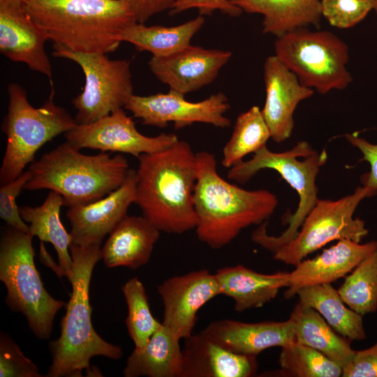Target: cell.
I'll list each match as a JSON object with an SVG mask.
<instances>
[{"mask_svg": "<svg viewBox=\"0 0 377 377\" xmlns=\"http://www.w3.org/2000/svg\"><path fill=\"white\" fill-rule=\"evenodd\" d=\"M101 245L80 246L71 243L73 260L72 293L61 322L59 337L49 344L52 364L47 377L80 376L85 370L96 374L90 360L104 356L119 360L123 351L119 346L107 342L96 332L91 321L89 286L92 272L101 259Z\"/></svg>", "mask_w": 377, "mask_h": 377, "instance_id": "cell-4", "label": "cell"}, {"mask_svg": "<svg viewBox=\"0 0 377 377\" xmlns=\"http://www.w3.org/2000/svg\"><path fill=\"white\" fill-rule=\"evenodd\" d=\"M345 137L362 153L363 157L360 161H366L370 165V172L362 177L364 186L377 192V144H372L360 138L357 133L346 134Z\"/></svg>", "mask_w": 377, "mask_h": 377, "instance_id": "cell-39", "label": "cell"}, {"mask_svg": "<svg viewBox=\"0 0 377 377\" xmlns=\"http://www.w3.org/2000/svg\"><path fill=\"white\" fill-rule=\"evenodd\" d=\"M243 12L263 15L262 31L279 37L313 26L319 29L320 0H230Z\"/></svg>", "mask_w": 377, "mask_h": 377, "instance_id": "cell-24", "label": "cell"}, {"mask_svg": "<svg viewBox=\"0 0 377 377\" xmlns=\"http://www.w3.org/2000/svg\"><path fill=\"white\" fill-rule=\"evenodd\" d=\"M160 232L144 216L126 215L109 234L101 259L109 268L138 269L149 261Z\"/></svg>", "mask_w": 377, "mask_h": 377, "instance_id": "cell-22", "label": "cell"}, {"mask_svg": "<svg viewBox=\"0 0 377 377\" xmlns=\"http://www.w3.org/2000/svg\"><path fill=\"white\" fill-rule=\"evenodd\" d=\"M198 175L193 193L198 239L212 249L230 244L242 230L260 225L274 213L276 196L265 189L246 190L221 177L214 154L196 153Z\"/></svg>", "mask_w": 377, "mask_h": 377, "instance_id": "cell-2", "label": "cell"}, {"mask_svg": "<svg viewBox=\"0 0 377 377\" xmlns=\"http://www.w3.org/2000/svg\"><path fill=\"white\" fill-rule=\"evenodd\" d=\"M63 205V197L50 191L40 205L20 207V213L22 219L28 223L29 233L32 237L36 236L40 242H49L54 246L64 276L71 282L73 267L69 251L72 237L61 221L60 210Z\"/></svg>", "mask_w": 377, "mask_h": 377, "instance_id": "cell-26", "label": "cell"}, {"mask_svg": "<svg viewBox=\"0 0 377 377\" xmlns=\"http://www.w3.org/2000/svg\"><path fill=\"white\" fill-rule=\"evenodd\" d=\"M279 364L282 376H342L341 366L320 351L297 341L281 348Z\"/></svg>", "mask_w": 377, "mask_h": 377, "instance_id": "cell-32", "label": "cell"}, {"mask_svg": "<svg viewBox=\"0 0 377 377\" xmlns=\"http://www.w3.org/2000/svg\"><path fill=\"white\" fill-rule=\"evenodd\" d=\"M7 89L8 110L1 126L6 147L0 168L1 185L22 175L46 142L77 124L65 109L54 103L53 87L49 98L39 108L29 103L20 84L10 83Z\"/></svg>", "mask_w": 377, "mask_h": 377, "instance_id": "cell-7", "label": "cell"}, {"mask_svg": "<svg viewBox=\"0 0 377 377\" xmlns=\"http://www.w3.org/2000/svg\"><path fill=\"white\" fill-rule=\"evenodd\" d=\"M232 54L228 50L190 45L168 57H151L148 66L169 90L186 95L211 84Z\"/></svg>", "mask_w": 377, "mask_h": 377, "instance_id": "cell-16", "label": "cell"}, {"mask_svg": "<svg viewBox=\"0 0 377 377\" xmlns=\"http://www.w3.org/2000/svg\"><path fill=\"white\" fill-rule=\"evenodd\" d=\"M377 249V241L360 244L340 239L311 259H304L289 272L284 297L290 299L304 288L332 283L347 276L362 260Z\"/></svg>", "mask_w": 377, "mask_h": 377, "instance_id": "cell-19", "label": "cell"}, {"mask_svg": "<svg viewBox=\"0 0 377 377\" xmlns=\"http://www.w3.org/2000/svg\"><path fill=\"white\" fill-rule=\"evenodd\" d=\"M270 132L261 110L253 105L237 117L232 135L223 149L222 165L226 168L243 161V158L266 146Z\"/></svg>", "mask_w": 377, "mask_h": 377, "instance_id": "cell-30", "label": "cell"}, {"mask_svg": "<svg viewBox=\"0 0 377 377\" xmlns=\"http://www.w3.org/2000/svg\"><path fill=\"white\" fill-rule=\"evenodd\" d=\"M263 75L265 101L262 114L271 138L281 142L292 134L298 104L313 96L314 90L304 86L276 55L265 59Z\"/></svg>", "mask_w": 377, "mask_h": 377, "instance_id": "cell-18", "label": "cell"}, {"mask_svg": "<svg viewBox=\"0 0 377 377\" xmlns=\"http://www.w3.org/2000/svg\"><path fill=\"white\" fill-rule=\"evenodd\" d=\"M195 8L200 15H210L219 10L230 17H237L243 11L230 0H177L170 9L171 15H177Z\"/></svg>", "mask_w": 377, "mask_h": 377, "instance_id": "cell-37", "label": "cell"}, {"mask_svg": "<svg viewBox=\"0 0 377 377\" xmlns=\"http://www.w3.org/2000/svg\"><path fill=\"white\" fill-rule=\"evenodd\" d=\"M377 194L371 188L357 187L353 194L337 200H318L309 212L297 235L272 253L283 263L295 265L308 255L334 240L360 242L369 230L364 221L353 218L360 202Z\"/></svg>", "mask_w": 377, "mask_h": 377, "instance_id": "cell-10", "label": "cell"}, {"mask_svg": "<svg viewBox=\"0 0 377 377\" xmlns=\"http://www.w3.org/2000/svg\"><path fill=\"white\" fill-rule=\"evenodd\" d=\"M52 56L76 63L85 82L82 92L72 101L78 124L94 122L124 108L133 94L130 62L110 59L103 53H84L53 45Z\"/></svg>", "mask_w": 377, "mask_h": 377, "instance_id": "cell-11", "label": "cell"}, {"mask_svg": "<svg viewBox=\"0 0 377 377\" xmlns=\"http://www.w3.org/2000/svg\"><path fill=\"white\" fill-rule=\"evenodd\" d=\"M297 295L300 301L317 311L341 336L350 341L366 339L364 316L348 307L331 283L304 288Z\"/></svg>", "mask_w": 377, "mask_h": 377, "instance_id": "cell-29", "label": "cell"}, {"mask_svg": "<svg viewBox=\"0 0 377 377\" xmlns=\"http://www.w3.org/2000/svg\"><path fill=\"white\" fill-rule=\"evenodd\" d=\"M40 258L43 262V263L45 264L47 266L51 267L60 278L64 276L63 272L59 265H57L54 262V260H52L50 255L45 250V248L43 245V242H40Z\"/></svg>", "mask_w": 377, "mask_h": 377, "instance_id": "cell-41", "label": "cell"}, {"mask_svg": "<svg viewBox=\"0 0 377 377\" xmlns=\"http://www.w3.org/2000/svg\"><path fill=\"white\" fill-rule=\"evenodd\" d=\"M157 290L163 304L162 323L181 339L193 334L200 309L221 295L215 273L205 269L167 279Z\"/></svg>", "mask_w": 377, "mask_h": 377, "instance_id": "cell-14", "label": "cell"}, {"mask_svg": "<svg viewBox=\"0 0 377 377\" xmlns=\"http://www.w3.org/2000/svg\"><path fill=\"white\" fill-rule=\"evenodd\" d=\"M204 23L205 17L200 15L171 27L147 26L135 22L123 30L121 40L132 44L139 52H150L152 57H168L191 45L192 38Z\"/></svg>", "mask_w": 377, "mask_h": 377, "instance_id": "cell-28", "label": "cell"}, {"mask_svg": "<svg viewBox=\"0 0 377 377\" xmlns=\"http://www.w3.org/2000/svg\"><path fill=\"white\" fill-rule=\"evenodd\" d=\"M136 184V170L129 169L124 182L116 190L94 202L68 207L66 218L71 226L72 243L101 245L134 203Z\"/></svg>", "mask_w": 377, "mask_h": 377, "instance_id": "cell-17", "label": "cell"}, {"mask_svg": "<svg viewBox=\"0 0 377 377\" xmlns=\"http://www.w3.org/2000/svg\"><path fill=\"white\" fill-rule=\"evenodd\" d=\"M288 319L297 342L320 351L342 368L353 357L352 341L337 333L311 306L299 300Z\"/></svg>", "mask_w": 377, "mask_h": 377, "instance_id": "cell-27", "label": "cell"}, {"mask_svg": "<svg viewBox=\"0 0 377 377\" xmlns=\"http://www.w3.org/2000/svg\"><path fill=\"white\" fill-rule=\"evenodd\" d=\"M136 20L145 23L153 16L172 8L177 0H125Z\"/></svg>", "mask_w": 377, "mask_h": 377, "instance_id": "cell-40", "label": "cell"}, {"mask_svg": "<svg viewBox=\"0 0 377 377\" xmlns=\"http://www.w3.org/2000/svg\"><path fill=\"white\" fill-rule=\"evenodd\" d=\"M230 108L228 98L223 92L201 101L191 102L185 95L169 90L149 96L133 94L124 108L140 119L144 125L165 128L172 122L177 130L195 123L228 128L231 121L225 114Z\"/></svg>", "mask_w": 377, "mask_h": 377, "instance_id": "cell-12", "label": "cell"}, {"mask_svg": "<svg viewBox=\"0 0 377 377\" xmlns=\"http://www.w3.org/2000/svg\"><path fill=\"white\" fill-rule=\"evenodd\" d=\"M128 309L125 320L135 351L142 350L156 330L161 326L152 315L146 290L138 277L128 280L122 287Z\"/></svg>", "mask_w": 377, "mask_h": 377, "instance_id": "cell-33", "label": "cell"}, {"mask_svg": "<svg viewBox=\"0 0 377 377\" xmlns=\"http://www.w3.org/2000/svg\"><path fill=\"white\" fill-rule=\"evenodd\" d=\"M129 169L121 155H86L66 141L30 164L24 189H49L63 197L65 206L82 205L118 188Z\"/></svg>", "mask_w": 377, "mask_h": 377, "instance_id": "cell-5", "label": "cell"}, {"mask_svg": "<svg viewBox=\"0 0 377 377\" xmlns=\"http://www.w3.org/2000/svg\"><path fill=\"white\" fill-rule=\"evenodd\" d=\"M47 37L28 15L24 0H0V52L45 75L53 87L52 71L45 50Z\"/></svg>", "mask_w": 377, "mask_h": 377, "instance_id": "cell-15", "label": "cell"}, {"mask_svg": "<svg viewBox=\"0 0 377 377\" xmlns=\"http://www.w3.org/2000/svg\"><path fill=\"white\" fill-rule=\"evenodd\" d=\"M322 15L331 26L349 29L374 10L371 0H320Z\"/></svg>", "mask_w": 377, "mask_h": 377, "instance_id": "cell-34", "label": "cell"}, {"mask_svg": "<svg viewBox=\"0 0 377 377\" xmlns=\"http://www.w3.org/2000/svg\"><path fill=\"white\" fill-rule=\"evenodd\" d=\"M179 338L162 323L140 351L133 350L124 369L126 377H182V348Z\"/></svg>", "mask_w": 377, "mask_h": 377, "instance_id": "cell-25", "label": "cell"}, {"mask_svg": "<svg viewBox=\"0 0 377 377\" xmlns=\"http://www.w3.org/2000/svg\"><path fill=\"white\" fill-rule=\"evenodd\" d=\"M138 158L134 203L142 216L161 232L181 235L195 229L198 168L196 153L190 145L179 140L166 149Z\"/></svg>", "mask_w": 377, "mask_h": 377, "instance_id": "cell-1", "label": "cell"}, {"mask_svg": "<svg viewBox=\"0 0 377 377\" xmlns=\"http://www.w3.org/2000/svg\"><path fill=\"white\" fill-rule=\"evenodd\" d=\"M203 330L231 350L254 357L296 341L289 319L258 323L224 319L210 323Z\"/></svg>", "mask_w": 377, "mask_h": 377, "instance_id": "cell-21", "label": "cell"}, {"mask_svg": "<svg viewBox=\"0 0 377 377\" xmlns=\"http://www.w3.org/2000/svg\"><path fill=\"white\" fill-rule=\"evenodd\" d=\"M64 135L66 141L78 149L89 148L104 152H121L136 158L166 149L179 140L175 133H163L154 137L142 135L123 108L94 122L77 124Z\"/></svg>", "mask_w": 377, "mask_h": 377, "instance_id": "cell-13", "label": "cell"}, {"mask_svg": "<svg viewBox=\"0 0 377 377\" xmlns=\"http://www.w3.org/2000/svg\"><path fill=\"white\" fill-rule=\"evenodd\" d=\"M32 237L8 226L0 245V280L7 290L6 302L22 313L36 337L51 335L57 312L67 304L52 297L45 290L34 263Z\"/></svg>", "mask_w": 377, "mask_h": 377, "instance_id": "cell-8", "label": "cell"}, {"mask_svg": "<svg viewBox=\"0 0 377 377\" xmlns=\"http://www.w3.org/2000/svg\"><path fill=\"white\" fill-rule=\"evenodd\" d=\"M184 340L182 377H250L257 371L256 357L231 350L204 330Z\"/></svg>", "mask_w": 377, "mask_h": 377, "instance_id": "cell-20", "label": "cell"}, {"mask_svg": "<svg viewBox=\"0 0 377 377\" xmlns=\"http://www.w3.org/2000/svg\"><path fill=\"white\" fill-rule=\"evenodd\" d=\"M276 55L305 87L326 94L353 82L347 44L327 30L298 29L277 37Z\"/></svg>", "mask_w": 377, "mask_h": 377, "instance_id": "cell-9", "label": "cell"}, {"mask_svg": "<svg viewBox=\"0 0 377 377\" xmlns=\"http://www.w3.org/2000/svg\"><path fill=\"white\" fill-rule=\"evenodd\" d=\"M326 161L325 150L318 153L308 142L302 141L293 149L279 153L265 146L254 153L250 160L243 161L228 169V178L240 184L246 183L261 170H274L299 195L297 208L288 219V228L280 235L272 236L267 233L265 222L253 232V242L272 253L297 235L305 218L318 200L316 179Z\"/></svg>", "mask_w": 377, "mask_h": 377, "instance_id": "cell-6", "label": "cell"}, {"mask_svg": "<svg viewBox=\"0 0 377 377\" xmlns=\"http://www.w3.org/2000/svg\"><path fill=\"white\" fill-rule=\"evenodd\" d=\"M215 274L221 295L232 299L239 313L272 302L289 280V272L263 274L242 265L220 268Z\"/></svg>", "mask_w": 377, "mask_h": 377, "instance_id": "cell-23", "label": "cell"}, {"mask_svg": "<svg viewBox=\"0 0 377 377\" xmlns=\"http://www.w3.org/2000/svg\"><path fill=\"white\" fill-rule=\"evenodd\" d=\"M24 6L47 40L78 52L115 51L123 30L137 22L125 0H24Z\"/></svg>", "mask_w": 377, "mask_h": 377, "instance_id": "cell-3", "label": "cell"}, {"mask_svg": "<svg viewBox=\"0 0 377 377\" xmlns=\"http://www.w3.org/2000/svg\"><path fill=\"white\" fill-rule=\"evenodd\" d=\"M337 290L345 304L360 314L377 311V249L346 276Z\"/></svg>", "mask_w": 377, "mask_h": 377, "instance_id": "cell-31", "label": "cell"}, {"mask_svg": "<svg viewBox=\"0 0 377 377\" xmlns=\"http://www.w3.org/2000/svg\"><path fill=\"white\" fill-rule=\"evenodd\" d=\"M374 6V10L377 15V0H371Z\"/></svg>", "mask_w": 377, "mask_h": 377, "instance_id": "cell-42", "label": "cell"}, {"mask_svg": "<svg viewBox=\"0 0 377 377\" xmlns=\"http://www.w3.org/2000/svg\"><path fill=\"white\" fill-rule=\"evenodd\" d=\"M1 377H41L37 366L7 334L0 336Z\"/></svg>", "mask_w": 377, "mask_h": 377, "instance_id": "cell-35", "label": "cell"}, {"mask_svg": "<svg viewBox=\"0 0 377 377\" xmlns=\"http://www.w3.org/2000/svg\"><path fill=\"white\" fill-rule=\"evenodd\" d=\"M343 377H377V341L370 347L355 350L342 368Z\"/></svg>", "mask_w": 377, "mask_h": 377, "instance_id": "cell-38", "label": "cell"}, {"mask_svg": "<svg viewBox=\"0 0 377 377\" xmlns=\"http://www.w3.org/2000/svg\"><path fill=\"white\" fill-rule=\"evenodd\" d=\"M31 177L28 170L15 179L2 184L0 188V217L7 225L29 233V226L22 219L16 198Z\"/></svg>", "mask_w": 377, "mask_h": 377, "instance_id": "cell-36", "label": "cell"}]
</instances>
